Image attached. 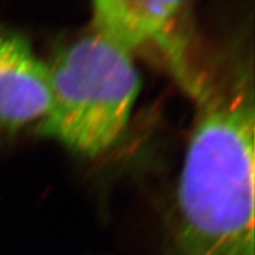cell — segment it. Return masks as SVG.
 Here are the masks:
<instances>
[{
  "label": "cell",
  "mask_w": 255,
  "mask_h": 255,
  "mask_svg": "<svg viewBox=\"0 0 255 255\" xmlns=\"http://www.w3.org/2000/svg\"><path fill=\"white\" fill-rule=\"evenodd\" d=\"M201 72L176 197L175 255H254V73L232 52Z\"/></svg>",
  "instance_id": "6da1fadb"
},
{
  "label": "cell",
  "mask_w": 255,
  "mask_h": 255,
  "mask_svg": "<svg viewBox=\"0 0 255 255\" xmlns=\"http://www.w3.org/2000/svg\"><path fill=\"white\" fill-rule=\"evenodd\" d=\"M47 68L50 104L35 131L85 156L108 151L141 89L133 56L90 30L59 48Z\"/></svg>",
  "instance_id": "7a4b0ae2"
},
{
  "label": "cell",
  "mask_w": 255,
  "mask_h": 255,
  "mask_svg": "<svg viewBox=\"0 0 255 255\" xmlns=\"http://www.w3.org/2000/svg\"><path fill=\"white\" fill-rule=\"evenodd\" d=\"M189 5L181 0H97L90 30L131 56L156 51L190 94L201 71L189 59Z\"/></svg>",
  "instance_id": "3957f363"
},
{
  "label": "cell",
  "mask_w": 255,
  "mask_h": 255,
  "mask_svg": "<svg viewBox=\"0 0 255 255\" xmlns=\"http://www.w3.org/2000/svg\"><path fill=\"white\" fill-rule=\"evenodd\" d=\"M48 104L47 63L22 34L0 25V130L16 131L37 124Z\"/></svg>",
  "instance_id": "277c9868"
}]
</instances>
